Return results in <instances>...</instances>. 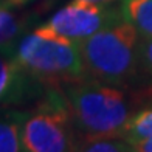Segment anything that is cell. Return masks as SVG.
<instances>
[{
	"label": "cell",
	"instance_id": "1",
	"mask_svg": "<svg viewBox=\"0 0 152 152\" xmlns=\"http://www.w3.org/2000/svg\"><path fill=\"white\" fill-rule=\"evenodd\" d=\"M64 93L78 138L120 137V130L130 118L126 93L118 86L92 76L64 81Z\"/></svg>",
	"mask_w": 152,
	"mask_h": 152
},
{
	"label": "cell",
	"instance_id": "2",
	"mask_svg": "<svg viewBox=\"0 0 152 152\" xmlns=\"http://www.w3.org/2000/svg\"><path fill=\"white\" fill-rule=\"evenodd\" d=\"M140 34L127 20L95 33L78 44L87 75L107 84L124 86L137 73Z\"/></svg>",
	"mask_w": 152,
	"mask_h": 152
},
{
	"label": "cell",
	"instance_id": "3",
	"mask_svg": "<svg viewBox=\"0 0 152 152\" xmlns=\"http://www.w3.org/2000/svg\"><path fill=\"white\" fill-rule=\"evenodd\" d=\"M20 65L45 86H59L64 81L86 78L87 70L79 45L30 33L14 47Z\"/></svg>",
	"mask_w": 152,
	"mask_h": 152
},
{
	"label": "cell",
	"instance_id": "4",
	"mask_svg": "<svg viewBox=\"0 0 152 152\" xmlns=\"http://www.w3.org/2000/svg\"><path fill=\"white\" fill-rule=\"evenodd\" d=\"M78 134L59 86H50L36 110L26 115L22 144L26 152L75 151Z\"/></svg>",
	"mask_w": 152,
	"mask_h": 152
},
{
	"label": "cell",
	"instance_id": "5",
	"mask_svg": "<svg viewBox=\"0 0 152 152\" xmlns=\"http://www.w3.org/2000/svg\"><path fill=\"white\" fill-rule=\"evenodd\" d=\"M123 19L121 8L110 3H90L84 0H72L62 10L56 11L34 33L42 37L58 39L64 42L79 44L95 33L107 28Z\"/></svg>",
	"mask_w": 152,
	"mask_h": 152
},
{
	"label": "cell",
	"instance_id": "6",
	"mask_svg": "<svg viewBox=\"0 0 152 152\" xmlns=\"http://www.w3.org/2000/svg\"><path fill=\"white\" fill-rule=\"evenodd\" d=\"M44 82L16 59L14 48H0V106H17L42 93Z\"/></svg>",
	"mask_w": 152,
	"mask_h": 152
},
{
	"label": "cell",
	"instance_id": "7",
	"mask_svg": "<svg viewBox=\"0 0 152 152\" xmlns=\"http://www.w3.org/2000/svg\"><path fill=\"white\" fill-rule=\"evenodd\" d=\"M26 115V112L8 107L0 110V152L23 151L22 129Z\"/></svg>",
	"mask_w": 152,
	"mask_h": 152
},
{
	"label": "cell",
	"instance_id": "8",
	"mask_svg": "<svg viewBox=\"0 0 152 152\" xmlns=\"http://www.w3.org/2000/svg\"><path fill=\"white\" fill-rule=\"evenodd\" d=\"M123 19L135 26L140 37H152V0H121Z\"/></svg>",
	"mask_w": 152,
	"mask_h": 152
},
{
	"label": "cell",
	"instance_id": "9",
	"mask_svg": "<svg viewBox=\"0 0 152 152\" xmlns=\"http://www.w3.org/2000/svg\"><path fill=\"white\" fill-rule=\"evenodd\" d=\"M12 10L0 2V48H14L30 25V17L19 16Z\"/></svg>",
	"mask_w": 152,
	"mask_h": 152
},
{
	"label": "cell",
	"instance_id": "10",
	"mask_svg": "<svg viewBox=\"0 0 152 152\" xmlns=\"http://www.w3.org/2000/svg\"><path fill=\"white\" fill-rule=\"evenodd\" d=\"M118 135L124 138L132 146V149L137 144L152 138V107L143 109L132 115L123 126Z\"/></svg>",
	"mask_w": 152,
	"mask_h": 152
},
{
	"label": "cell",
	"instance_id": "11",
	"mask_svg": "<svg viewBox=\"0 0 152 152\" xmlns=\"http://www.w3.org/2000/svg\"><path fill=\"white\" fill-rule=\"evenodd\" d=\"M75 151L86 152H132V146L121 137H96L76 138Z\"/></svg>",
	"mask_w": 152,
	"mask_h": 152
},
{
	"label": "cell",
	"instance_id": "12",
	"mask_svg": "<svg viewBox=\"0 0 152 152\" xmlns=\"http://www.w3.org/2000/svg\"><path fill=\"white\" fill-rule=\"evenodd\" d=\"M138 59H140V65L149 75H152V37H140Z\"/></svg>",
	"mask_w": 152,
	"mask_h": 152
},
{
	"label": "cell",
	"instance_id": "13",
	"mask_svg": "<svg viewBox=\"0 0 152 152\" xmlns=\"http://www.w3.org/2000/svg\"><path fill=\"white\" fill-rule=\"evenodd\" d=\"M33 0H2V3L3 5H6V6H10V8H22V6H25V5H28V3H31Z\"/></svg>",
	"mask_w": 152,
	"mask_h": 152
},
{
	"label": "cell",
	"instance_id": "14",
	"mask_svg": "<svg viewBox=\"0 0 152 152\" xmlns=\"http://www.w3.org/2000/svg\"><path fill=\"white\" fill-rule=\"evenodd\" d=\"M135 152H152V138H149V140L143 141L140 144H137V146L134 148Z\"/></svg>",
	"mask_w": 152,
	"mask_h": 152
},
{
	"label": "cell",
	"instance_id": "15",
	"mask_svg": "<svg viewBox=\"0 0 152 152\" xmlns=\"http://www.w3.org/2000/svg\"><path fill=\"white\" fill-rule=\"evenodd\" d=\"M84 2H90V3H113L116 0H84Z\"/></svg>",
	"mask_w": 152,
	"mask_h": 152
},
{
	"label": "cell",
	"instance_id": "16",
	"mask_svg": "<svg viewBox=\"0 0 152 152\" xmlns=\"http://www.w3.org/2000/svg\"><path fill=\"white\" fill-rule=\"evenodd\" d=\"M0 2H2V0H0Z\"/></svg>",
	"mask_w": 152,
	"mask_h": 152
}]
</instances>
